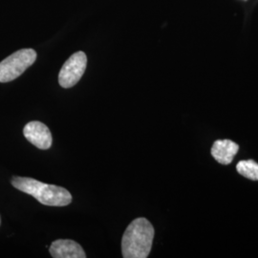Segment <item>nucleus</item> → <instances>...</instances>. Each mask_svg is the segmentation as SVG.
<instances>
[{"label": "nucleus", "instance_id": "obj_7", "mask_svg": "<svg viewBox=\"0 0 258 258\" xmlns=\"http://www.w3.org/2000/svg\"><path fill=\"white\" fill-rule=\"evenodd\" d=\"M239 150V146L231 140H217L212 148V155L221 165H230Z\"/></svg>", "mask_w": 258, "mask_h": 258}, {"label": "nucleus", "instance_id": "obj_6", "mask_svg": "<svg viewBox=\"0 0 258 258\" xmlns=\"http://www.w3.org/2000/svg\"><path fill=\"white\" fill-rule=\"evenodd\" d=\"M49 250L52 257L54 258L86 257L83 247L73 240H55L51 244Z\"/></svg>", "mask_w": 258, "mask_h": 258}, {"label": "nucleus", "instance_id": "obj_1", "mask_svg": "<svg viewBox=\"0 0 258 258\" xmlns=\"http://www.w3.org/2000/svg\"><path fill=\"white\" fill-rule=\"evenodd\" d=\"M154 228L147 218L140 217L129 224L121 239L124 258H147L152 247Z\"/></svg>", "mask_w": 258, "mask_h": 258}, {"label": "nucleus", "instance_id": "obj_5", "mask_svg": "<svg viewBox=\"0 0 258 258\" xmlns=\"http://www.w3.org/2000/svg\"><path fill=\"white\" fill-rule=\"evenodd\" d=\"M24 137L39 149H49L52 147V134L50 129L41 121H30L23 129Z\"/></svg>", "mask_w": 258, "mask_h": 258}, {"label": "nucleus", "instance_id": "obj_8", "mask_svg": "<svg viewBox=\"0 0 258 258\" xmlns=\"http://www.w3.org/2000/svg\"><path fill=\"white\" fill-rule=\"evenodd\" d=\"M238 173L251 181H258V163L253 160L240 161L236 166Z\"/></svg>", "mask_w": 258, "mask_h": 258}, {"label": "nucleus", "instance_id": "obj_9", "mask_svg": "<svg viewBox=\"0 0 258 258\" xmlns=\"http://www.w3.org/2000/svg\"><path fill=\"white\" fill-rule=\"evenodd\" d=\"M0 225H1V217H0Z\"/></svg>", "mask_w": 258, "mask_h": 258}, {"label": "nucleus", "instance_id": "obj_3", "mask_svg": "<svg viewBox=\"0 0 258 258\" xmlns=\"http://www.w3.org/2000/svg\"><path fill=\"white\" fill-rule=\"evenodd\" d=\"M37 59L34 49H21L0 62V83H9L23 74Z\"/></svg>", "mask_w": 258, "mask_h": 258}, {"label": "nucleus", "instance_id": "obj_2", "mask_svg": "<svg viewBox=\"0 0 258 258\" xmlns=\"http://www.w3.org/2000/svg\"><path fill=\"white\" fill-rule=\"evenodd\" d=\"M12 184L24 194L32 195L39 203L50 207H65L72 202L71 194L61 186L44 184L33 178L15 176Z\"/></svg>", "mask_w": 258, "mask_h": 258}, {"label": "nucleus", "instance_id": "obj_4", "mask_svg": "<svg viewBox=\"0 0 258 258\" xmlns=\"http://www.w3.org/2000/svg\"><path fill=\"white\" fill-rule=\"evenodd\" d=\"M87 65V56L83 52L71 55L60 69L58 83L63 88L73 87L82 79Z\"/></svg>", "mask_w": 258, "mask_h": 258}]
</instances>
